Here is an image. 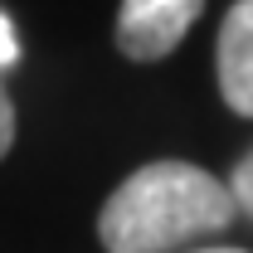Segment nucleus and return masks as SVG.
Returning a JSON list of instances; mask_svg holds the SVG:
<instances>
[{
	"label": "nucleus",
	"mask_w": 253,
	"mask_h": 253,
	"mask_svg": "<svg viewBox=\"0 0 253 253\" xmlns=\"http://www.w3.org/2000/svg\"><path fill=\"white\" fill-rule=\"evenodd\" d=\"M10 146H15V102L5 97V88H0V161H5Z\"/></svg>",
	"instance_id": "obj_4"
},
{
	"label": "nucleus",
	"mask_w": 253,
	"mask_h": 253,
	"mask_svg": "<svg viewBox=\"0 0 253 253\" xmlns=\"http://www.w3.org/2000/svg\"><path fill=\"white\" fill-rule=\"evenodd\" d=\"M219 93L224 102L253 117V0H239L219 25Z\"/></svg>",
	"instance_id": "obj_2"
},
{
	"label": "nucleus",
	"mask_w": 253,
	"mask_h": 253,
	"mask_svg": "<svg viewBox=\"0 0 253 253\" xmlns=\"http://www.w3.org/2000/svg\"><path fill=\"white\" fill-rule=\"evenodd\" d=\"M229 195H234L239 214H249V219H253V151L234 166V175H229Z\"/></svg>",
	"instance_id": "obj_3"
},
{
	"label": "nucleus",
	"mask_w": 253,
	"mask_h": 253,
	"mask_svg": "<svg viewBox=\"0 0 253 253\" xmlns=\"http://www.w3.org/2000/svg\"><path fill=\"white\" fill-rule=\"evenodd\" d=\"M141 5H166V10H185V15H200L205 0H141Z\"/></svg>",
	"instance_id": "obj_6"
},
{
	"label": "nucleus",
	"mask_w": 253,
	"mask_h": 253,
	"mask_svg": "<svg viewBox=\"0 0 253 253\" xmlns=\"http://www.w3.org/2000/svg\"><path fill=\"white\" fill-rule=\"evenodd\" d=\"M239 219L224 180L190 161H151L107 195L97 239L107 253H170Z\"/></svg>",
	"instance_id": "obj_1"
},
{
	"label": "nucleus",
	"mask_w": 253,
	"mask_h": 253,
	"mask_svg": "<svg viewBox=\"0 0 253 253\" xmlns=\"http://www.w3.org/2000/svg\"><path fill=\"white\" fill-rule=\"evenodd\" d=\"M200 253H244V249H200Z\"/></svg>",
	"instance_id": "obj_7"
},
{
	"label": "nucleus",
	"mask_w": 253,
	"mask_h": 253,
	"mask_svg": "<svg viewBox=\"0 0 253 253\" xmlns=\"http://www.w3.org/2000/svg\"><path fill=\"white\" fill-rule=\"evenodd\" d=\"M15 59H20V39H15V30H10V20L0 15V68H10Z\"/></svg>",
	"instance_id": "obj_5"
}]
</instances>
